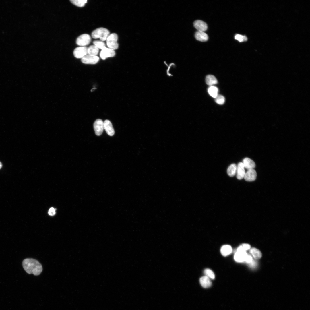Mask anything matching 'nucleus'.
Wrapping results in <instances>:
<instances>
[{
    "label": "nucleus",
    "mask_w": 310,
    "mask_h": 310,
    "mask_svg": "<svg viewBox=\"0 0 310 310\" xmlns=\"http://www.w3.org/2000/svg\"><path fill=\"white\" fill-rule=\"evenodd\" d=\"M23 267L28 274H33L35 276L40 274L42 271L41 264L37 260L31 258L24 259L22 263Z\"/></svg>",
    "instance_id": "obj_1"
},
{
    "label": "nucleus",
    "mask_w": 310,
    "mask_h": 310,
    "mask_svg": "<svg viewBox=\"0 0 310 310\" xmlns=\"http://www.w3.org/2000/svg\"><path fill=\"white\" fill-rule=\"evenodd\" d=\"M109 35V30L103 27L96 29L92 33V36L93 38L96 39L99 38L100 40L102 41L106 40Z\"/></svg>",
    "instance_id": "obj_2"
},
{
    "label": "nucleus",
    "mask_w": 310,
    "mask_h": 310,
    "mask_svg": "<svg viewBox=\"0 0 310 310\" xmlns=\"http://www.w3.org/2000/svg\"><path fill=\"white\" fill-rule=\"evenodd\" d=\"M118 39V36L116 34L113 33L110 34L106 40L107 46L109 48L114 50L117 49L119 47L117 42Z\"/></svg>",
    "instance_id": "obj_3"
},
{
    "label": "nucleus",
    "mask_w": 310,
    "mask_h": 310,
    "mask_svg": "<svg viewBox=\"0 0 310 310\" xmlns=\"http://www.w3.org/2000/svg\"><path fill=\"white\" fill-rule=\"evenodd\" d=\"M91 41V38L88 34H85L80 36L76 40L77 44L79 46H84L88 45Z\"/></svg>",
    "instance_id": "obj_4"
},
{
    "label": "nucleus",
    "mask_w": 310,
    "mask_h": 310,
    "mask_svg": "<svg viewBox=\"0 0 310 310\" xmlns=\"http://www.w3.org/2000/svg\"><path fill=\"white\" fill-rule=\"evenodd\" d=\"M94 128L96 135H100L104 129V122L100 119H96L94 123Z\"/></svg>",
    "instance_id": "obj_5"
},
{
    "label": "nucleus",
    "mask_w": 310,
    "mask_h": 310,
    "mask_svg": "<svg viewBox=\"0 0 310 310\" xmlns=\"http://www.w3.org/2000/svg\"><path fill=\"white\" fill-rule=\"evenodd\" d=\"M88 48L85 46L78 47L73 51V55L77 58H82L87 55Z\"/></svg>",
    "instance_id": "obj_6"
},
{
    "label": "nucleus",
    "mask_w": 310,
    "mask_h": 310,
    "mask_svg": "<svg viewBox=\"0 0 310 310\" xmlns=\"http://www.w3.org/2000/svg\"><path fill=\"white\" fill-rule=\"evenodd\" d=\"M99 60V58L98 57L88 54L81 58V61L84 64H94L97 63Z\"/></svg>",
    "instance_id": "obj_7"
},
{
    "label": "nucleus",
    "mask_w": 310,
    "mask_h": 310,
    "mask_svg": "<svg viewBox=\"0 0 310 310\" xmlns=\"http://www.w3.org/2000/svg\"><path fill=\"white\" fill-rule=\"evenodd\" d=\"M115 55V53L114 50L106 47L102 50L100 54V57L103 60L108 57H113Z\"/></svg>",
    "instance_id": "obj_8"
},
{
    "label": "nucleus",
    "mask_w": 310,
    "mask_h": 310,
    "mask_svg": "<svg viewBox=\"0 0 310 310\" xmlns=\"http://www.w3.org/2000/svg\"><path fill=\"white\" fill-rule=\"evenodd\" d=\"M256 171L254 169L248 170L245 172L244 178L247 181H252L255 180L257 177Z\"/></svg>",
    "instance_id": "obj_9"
},
{
    "label": "nucleus",
    "mask_w": 310,
    "mask_h": 310,
    "mask_svg": "<svg viewBox=\"0 0 310 310\" xmlns=\"http://www.w3.org/2000/svg\"><path fill=\"white\" fill-rule=\"evenodd\" d=\"M247 254L246 251H237L234 256V260L238 262H244Z\"/></svg>",
    "instance_id": "obj_10"
},
{
    "label": "nucleus",
    "mask_w": 310,
    "mask_h": 310,
    "mask_svg": "<svg viewBox=\"0 0 310 310\" xmlns=\"http://www.w3.org/2000/svg\"><path fill=\"white\" fill-rule=\"evenodd\" d=\"M193 26L198 31L204 32L208 28V26L206 23L200 20L195 21L193 23Z\"/></svg>",
    "instance_id": "obj_11"
},
{
    "label": "nucleus",
    "mask_w": 310,
    "mask_h": 310,
    "mask_svg": "<svg viewBox=\"0 0 310 310\" xmlns=\"http://www.w3.org/2000/svg\"><path fill=\"white\" fill-rule=\"evenodd\" d=\"M104 129L107 134L110 136H113L115 131L111 122L108 120H106L104 122Z\"/></svg>",
    "instance_id": "obj_12"
},
{
    "label": "nucleus",
    "mask_w": 310,
    "mask_h": 310,
    "mask_svg": "<svg viewBox=\"0 0 310 310\" xmlns=\"http://www.w3.org/2000/svg\"><path fill=\"white\" fill-rule=\"evenodd\" d=\"M245 172L243 162H239L237 166V177L239 180L244 178Z\"/></svg>",
    "instance_id": "obj_13"
},
{
    "label": "nucleus",
    "mask_w": 310,
    "mask_h": 310,
    "mask_svg": "<svg viewBox=\"0 0 310 310\" xmlns=\"http://www.w3.org/2000/svg\"><path fill=\"white\" fill-rule=\"evenodd\" d=\"M243 164L245 168L248 170L254 169L255 166V162L251 159L246 157L243 160Z\"/></svg>",
    "instance_id": "obj_14"
},
{
    "label": "nucleus",
    "mask_w": 310,
    "mask_h": 310,
    "mask_svg": "<svg viewBox=\"0 0 310 310\" xmlns=\"http://www.w3.org/2000/svg\"><path fill=\"white\" fill-rule=\"evenodd\" d=\"M195 36L196 40L201 42L206 41L208 39L207 34L202 31L197 30L195 33Z\"/></svg>",
    "instance_id": "obj_15"
},
{
    "label": "nucleus",
    "mask_w": 310,
    "mask_h": 310,
    "mask_svg": "<svg viewBox=\"0 0 310 310\" xmlns=\"http://www.w3.org/2000/svg\"><path fill=\"white\" fill-rule=\"evenodd\" d=\"M199 281L201 285L205 288H208L212 285L210 278L206 276L201 277Z\"/></svg>",
    "instance_id": "obj_16"
},
{
    "label": "nucleus",
    "mask_w": 310,
    "mask_h": 310,
    "mask_svg": "<svg viewBox=\"0 0 310 310\" xmlns=\"http://www.w3.org/2000/svg\"><path fill=\"white\" fill-rule=\"evenodd\" d=\"M220 251L222 255L226 256L231 253L232 251V248L230 245H224L221 247Z\"/></svg>",
    "instance_id": "obj_17"
},
{
    "label": "nucleus",
    "mask_w": 310,
    "mask_h": 310,
    "mask_svg": "<svg viewBox=\"0 0 310 310\" xmlns=\"http://www.w3.org/2000/svg\"><path fill=\"white\" fill-rule=\"evenodd\" d=\"M206 82L207 85L211 86L216 84L218 83V81L216 78L214 76L211 75H209L206 76Z\"/></svg>",
    "instance_id": "obj_18"
},
{
    "label": "nucleus",
    "mask_w": 310,
    "mask_h": 310,
    "mask_svg": "<svg viewBox=\"0 0 310 310\" xmlns=\"http://www.w3.org/2000/svg\"><path fill=\"white\" fill-rule=\"evenodd\" d=\"M237 169V165L233 163L230 165L227 170L228 175L230 177L234 176L236 174Z\"/></svg>",
    "instance_id": "obj_19"
},
{
    "label": "nucleus",
    "mask_w": 310,
    "mask_h": 310,
    "mask_svg": "<svg viewBox=\"0 0 310 310\" xmlns=\"http://www.w3.org/2000/svg\"><path fill=\"white\" fill-rule=\"evenodd\" d=\"M250 252L254 258L257 259H260L262 257V253L258 249L255 248L250 249Z\"/></svg>",
    "instance_id": "obj_20"
},
{
    "label": "nucleus",
    "mask_w": 310,
    "mask_h": 310,
    "mask_svg": "<svg viewBox=\"0 0 310 310\" xmlns=\"http://www.w3.org/2000/svg\"><path fill=\"white\" fill-rule=\"evenodd\" d=\"M99 49L94 45L90 46L88 48V55L96 56L99 52Z\"/></svg>",
    "instance_id": "obj_21"
},
{
    "label": "nucleus",
    "mask_w": 310,
    "mask_h": 310,
    "mask_svg": "<svg viewBox=\"0 0 310 310\" xmlns=\"http://www.w3.org/2000/svg\"><path fill=\"white\" fill-rule=\"evenodd\" d=\"M208 92L211 96L215 98L218 95V89L216 86H210L208 89Z\"/></svg>",
    "instance_id": "obj_22"
},
{
    "label": "nucleus",
    "mask_w": 310,
    "mask_h": 310,
    "mask_svg": "<svg viewBox=\"0 0 310 310\" xmlns=\"http://www.w3.org/2000/svg\"><path fill=\"white\" fill-rule=\"evenodd\" d=\"M71 2L77 6L82 7H84L87 3L86 0H71Z\"/></svg>",
    "instance_id": "obj_23"
},
{
    "label": "nucleus",
    "mask_w": 310,
    "mask_h": 310,
    "mask_svg": "<svg viewBox=\"0 0 310 310\" xmlns=\"http://www.w3.org/2000/svg\"><path fill=\"white\" fill-rule=\"evenodd\" d=\"M93 44L94 45L101 50L106 47L104 42L101 40H95L93 41Z\"/></svg>",
    "instance_id": "obj_24"
},
{
    "label": "nucleus",
    "mask_w": 310,
    "mask_h": 310,
    "mask_svg": "<svg viewBox=\"0 0 310 310\" xmlns=\"http://www.w3.org/2000/svg\"><path fill=\"white\" fill-rule=\"evenodd\" d=\"M204 273L206 276L209 278L214 279L215 278V274L214 272L210 269H206L204 271Z\"/></svg>",
    "instance_id": "obj_25"
},
{
    "label": "nucleus",
    "mask_w": 310,
    "mask_h": 310,
    "mask_svg": "<svg viewBox=\"0 0 310 310\" xmlns=\"http://www.w3.org/2000/svg\"><path fill=\"white\" fill-rule=\"evenodd\" d=\"M215 98V102L218 104L222 105L224 104L225 102V98L222 95L218 94Z\"/></svg>",
    "instance_id": "obj_26"
},
{
    "label": "nucleus",
    "mask_w": 310,
    "mask_h": 310,
    "mask_svg": "<svg viewBox=\"0 0 310 310\" xmlns=\"http://www.w3.org/2000/svg\"><path fill=\"white\" fill-rule=\"evenodd\" d=\"M235 38L240 42L246 41L247 40V38L246 36L239 34H237L235 35Z\"/></svg>",
    "instance_id": "obj_27"
},
{
    "label": "nucleus",
    "mask_w": 310,
    "mask_h": 310,
    "mask_svg": "<svg viewBox=\"0 0 310 310\" xmlns=\"http://www.w3.org/2000/svg\"><path fill=\"white\" fill-rule=\"evenodd\" d=\"M240 249L242 251H245L250 249L251 248L250 245L247 244H243L239 246Z\"/></svg>",
    "instance_id": "obj_28"
},
{
    "label": "nucleus",
    "mask_w": 310,
    "mask_h": 310,
    "mask_svg": "<svg viewBox=\"0 0 310 310\" xmlns=\"http://www.w3.org/2000/svg\"><path fill=\"white\" fill-rule=\"evenodd\" d=\"M253 260V259L251 255L247 254L245 260V262L248 264L251 263Z\"/></svg>",
    "instance_id": "obj_29"
},
{
    "label": "nucleus",
    "mask_w": 310,
    "mask_h": 310,
    "mask_svg": "<svg viewBox=\"0 0 310 310\" xmlns=\"http://www.w3.org/2000/svg\"><path fill=\"white\" fill-rule=\"evenodd\" d=\"M55 210L53 208H51L49 210L48 213L51 216H53L55 214Z\"/></svg>",
    "instance_id": "obj_30"
},
{
    "label": "nucleus",
    "mask_w": 310,
    "mask_h": 310,
    "mask_svg": "<svg viewBox=\"0 0 310 310\" xmlns=\"http://www.w3.org/2000/svg\"><path fill=\"white\" fill-rule=\"evenodd\" d=\"M2 167V164L0 162V169Z\"/></svg>",
    "instance_id": "obj_31"
}]
</instances>
